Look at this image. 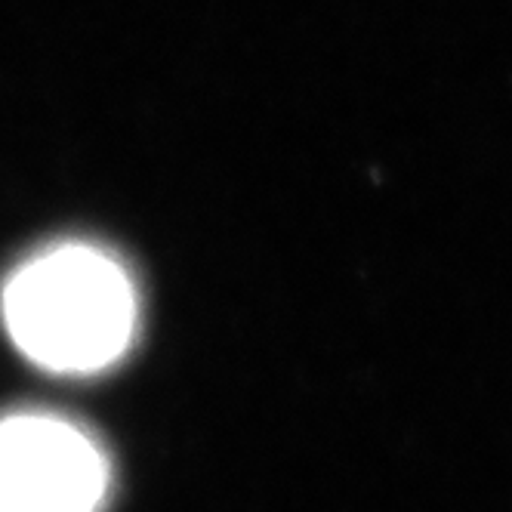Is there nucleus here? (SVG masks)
Masks as SVG:
<instances>
[{"instance_id": "f257e3e1", "label": "nucleus", "mask_w": 512, "mask_h": 512, "mask_svg": "<svg viewBox=\"0 0 512 512\" xmlns=\"http://www.w3.org/2000/svg\"><path fill=\"white\" fill-rule=\"evenodd\" d=\"M0 318L13 346L41 371L90 377L127 355L139 300L118 256L62 241L13 269L0 290Z\"/></svg>"}, {"instance_id": "f03ea898", "label": "nucleus", "mask_w": 512, "mask_h": 512, "mask_svg": "<svg viewBox=\"0 0 512 512\" xmlns=\"http://www.w3.org/2000/svg\"><path fill=\"white\" fill-rule=\"evenodd\" d=\"M108 457L96 438L62 414L0 417V512H99Z\"/></svg>"}]
</instances>
